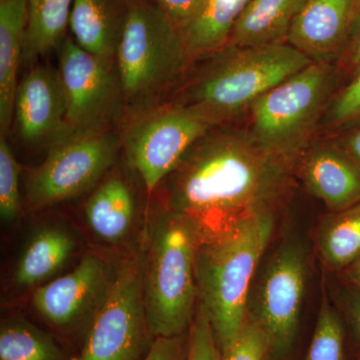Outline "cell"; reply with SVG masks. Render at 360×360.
<instances>
[{
	"mask_svg": "<svg viewBox=\"0 0 360 360\" xmlns=\"http://www.w3.org/2000/svg\"><path fill=\"white\" fill-rule=\"evenodd\" d=\"M0 360H68L49 333L23 319L2 322Z\"/></svg>",
	"mask_w": 360,
	"mask_h": 360,
	"instance_id": "cell-24",
	"label": "cell"
},
{
	"mask_svg": "<svg viewBox=\"0 0 360 360\" xmlns=\"http://www.w3.org/2000/svg\"><path fill=\"white\" fill-rule=\"evenodd\" d=\"M319 248L326 264L340 269L360 255V203L333 212L319 234Z\"/></svg>",
	"mask_w": 360,
	"mask_h": 360,
	"instance_id": "cell-23",
	"label": "cell"
},
{
	"mask_svg": "<svg viewBox=\"0 0 360 360\" xmlns=\"http://www.w3.org/2000/svg\"><path fill=\"white\" fill-rule=\"evenodd\" d=\"M58 72L68 130L113 129L115 123L124 117L115 58L96 56L66 37L59 47Z\"/></svg>",
	"mask_w": 360,
	"mask_h": 360,
	"instance_id": "cell-10",
	"label": "cell"
},
{
	"mask_svg": "<svg viewBox=\"0 0 360 360\" xmlns=\"http://www.w3.org/2000/svg\"><path fill=\"white\" fill-rule=\"evenodd\" d=\"M345 307L355 335L360 340V290L359 288L349 291L345 295Z\"/></svg>",
	"mask_w": 360,
	"mask_h": 360,
	"instance_id": "cell-33",
	"label": "cell"
},
{
	"mask_svg": "<svg viewBox=\"0 0 360 360\" xmlns=\"http://www.w3.org/2000/svg\"><path fill=\"white\" fill-rule=\"evenodd\" d=\"M84 213L97 238L111 245L122 243L135 217L134 198L127 182L117 175L104 180L87 200Z\"/></svg>",
	"mask_w": 360,
	"mask_h": 360,
	"instance_id": "cell-18",
	"label": "cell"
},
{
	"mask_svg": "<svg viewBox=\"0 0 360 360\" xmlns=\"http://www.w3.org/2000/svg\"><path fill=\"white\" fill-rule=\"evenodd\" d=\"M134 0H75L70 28L85 51L115 58Z\"/></svg>",
	"mask_w": 360,
	"mask_h": 360,
	"instance_id": "cell-16",
	"label": "cell"
},
{
	"mask_svg": "<svg viewBox=\"0 0 360 360\" xmlns=\"http://www.w3.org/2000/svg\"><path fill=\"white\" fill-rule=\"evenodd\" d=\"M356 6H360V0H356Z\"/></svg>",
	"mask_w": 360,
	"mask_h": 360,
	"instance_id": "cell-36",
	"label": "cell"
},
{
	"mask_svg": "<svg viewBox=\"0 0 360 360\" xmlns=\"http://www.w3.org/2000/svg\"><path fill=\"white\" fill-rule=\"evenodd\" d=\"M115 63L129 120L165 103L191 65L179 30L148 0L132 1Z\"/></svg>",
	"mask_w": 360,
	"mask_h": 360,
	"instance_id": "cell-4",
	"label": "cell"
},
{
	"mask_svg": "<svg viewBox=\"0 0 360 360\" xmlns=\"http://www.w3.org/2000/svg\"><path fill=\"white\" fill-rule=\"evenodd\" d=\"M304 0H250L236 21L229 44L236 46L286 42Z\"/></svg>",
	"mask_w": 360,
	"mask_h": 360,
	"instance_id": "cell-19",
	"label": "cell"
},
{
	"mask_svg": "<svg viewBox=\"0 0 360 360\" xmlns=\"http://www.w3.org/2000/svg\"><path fill=\"white\" fill-rule=\"evenodd\" d=\"M295 169L307 191L331 212L360 203V167L335 136L315 137L296 158Z\"/></svg>",
	"mask_w": 360,
	"mask_h": 360,
	"instance_id": "cell-13",
	"label": "cell"
},
{
	"mask_svg": "<svg viewBox=\"0 0 360 360\" xmlns=\"http://www.w3.org/2000/svg\"><path fill=\"white\" fill-rule=\"evenodd\" d=\"M75 241L63 227L49 225L33 234L16 265L15 283L32 288L51 278L73 255Z\"/></svg>",
	"mask_w": 360,
	"mask_h": 360,
	"instance_id": "cell-20",
	"label": "cell"
},
{
	"mask_svg": "<svg viewBox=\"0 0 360 360\" xmlns=\"http://www.w3.org/2000/svg\"><path fill=\"white\" fill-rule=\"evenodd\" d=\"M200 241L181 215L165 208L149 234L143 298L153 338L181 335L193 321Z\"/></svg>",
	"mask_w": 360,
	"mask_h": 360,
	"instance_id": "cell-5",
	"label": "cell"
},
{
	"mask_svg": "<svg viewBox=\"0 0 360 360\" xmlns=\"http://www.w3.org/2000/svg\"><path fill=\"white\" fill-rule=\"evenodd\" d=\"M146 250L139 248L115 265L112 281L89 322L77 360H143L155 338L144 307Z\"/></svg>",
	"mask_w": 360,
	"mask_h": 360,
	"instance_id": "cell-7",
	"label": "cell"
},
{
	"mask_svg": "<svg viewBox=\"0 0 360 360\" xmlns=\"http://www.w3.org/2000/svg\"><path fill=\"white\" fill-rule=\"evenodd\" d=\"M250 0H203L200 11L184 32L182 39L191 63L229 44L236 21Z\"/></svg>",
	"mask_w": 360,
	"mask_h": 360,
	"instance_id": "cell-21",
	"label": "cell"
},
{
	"mask_svg": "<svg viewBox=\"0 0 360 360\" xmlns=\"http://www.w3.org/2000/svg\"><path fill=\"white\" fill-rule=\"evenodd\" d=\"M75 0H27V20L23 39L22 63L59 49L66 37Z\"/></svg>",
	"mask_w": 360,
	"mask_h": 360,
	"instance_id": "cell-22",
	"label": "cell"
},
{
	"mask_svg": "<svg viewBox=\"0 0 360 360\" xmlns=\"http://www.w3.org/2000/svg\"><path fill=\"white\" fill-rule=\"evenodd\" d=\"M181 335L156 338L143 360H184Z\"/></svg>",
	"mask_w": 360,
	"mask_h": 360,
	"instance_id": "cell-32",
	"label": "cell"
},
{
	"mask_svg": "<svg viewBox=\"0 0 360 360\" xmlns=\"http://www.w3.org/2000/svg\"><path fill=\"white\" fill-rule=\"evenodd\" d=\"M184 360H222L212 323L200 303L189 326V338Z\"/></svg>",
	"mask_w": 360,
	"mask_h": 360,
	"instance_id": "cell-29",
	"label": "cell"
},
{
	"mask_svg": "<svg viewBox=\"0 0 360 360\" xmlns=\"http://www.w3.org/2000/svg\"><path fill=\"white\" fill-rule=\"evenodd\" d=\"M350 278L354 281L356 288L360 290V255L355 259L354 262L350 264Z\"/></svg>",
	"mask_w": 360,
	"mask_h": 360,
	"instance_id": "cell-35",
	"label": "cell"
},
{
	"mask_svg": "<svg viewBox=\"0 0 360 360\" xmlns=\"http://www.w3.org/2000/svg\"><path fill=\"white\" fill-rule=\"evenodd\" d=\"M27 0H0V129L6 135L14 117L18 68L22 63Z\"/></svg>",
	"mask_w": 360,
	"mask_h": 360,
	"instance_id": "cell-17",
	"label": "cell"
},
{
	"mask_svg": "<svg viewBox=\"0 0 360 360\" xmlns=\"http://www.w3.org/2000/svg\"><path fill=\"white\" fill-rule=\"evenodd\" d=\"M20 167L6 135L0 137V215L4 221H14L21 210Z\"/></svg>",
	"mask_w": 360,
	"mask_h": 360,
	"instance_id": "cell-26",
	"label": "cell"
},
{
	"mask_svg": "<svg viewBox=\"0 0 360 360\" xmlns=\"http://www.w3.org/2000/svg\"><path fill=\"white\" fill-rule=\"evenodd\" d=\"M16 129L27 143L53 141L66 127V106L58 70L34 66L21 78L14 101Z\"/></svg>",
	"mask_w": 360,
	"mask_h": 360,
	"instance_id": "cell-15",
	"label": "cell"
},
{
	"mask_svg": "<svg viewBox=\"0 0 360 360\" xmlns=\"http://www.w3.org/2000/svg\"><path fill=\"white\" fill-rule=\"evenodd\" d=\"M115 265L89 252L71 271L34 290L32 305L47 323L65 331L91 321L110 290Z\"/></svg>",
	"mask_w": 360,
	"mask_h": 360,
	"instance_id": "cell-12",
	"label": "cell"
},
{
	"mask_svg": "<svg viewBox=\"0 0 360 360\" xmlns=\"http://www.w3.org/2000/svg\"><path fill=\"white\" fill-rule=\"evenodd\" d=\"M360 127V70L329 103L321 125L322 134L335 136Z\"/></svg>",
	"mask_w": 360,
	"mask_h": 360,
	"instance_id": "cell-25",
	"label": "cell"
},
{
	"mask_svg": "<svg viewBox=\"0 0 360 360\" xmlns=\"http://www.w3.org/2000/svg\"><path fill=\"white\" fill-rule=\"evenodd\" d=\"M198 61L200 68L174 101L188 106L214 127L231 125L248 115L258 99L312 63L288 42L225 45Z\"/></svg>",
	"mask_w": 360,
	"mask_h": 360,
	"instance_id": "cell-2",
	"label": "cell"
},
{
	"mask_svg": "<svg viewBox=\"0 0 360 360\" xmlns=\"http://www.w3.org/2000/svg\"><path fill=\"white\" fill-rule=\"evenodd\" d=\"M340 75L336 65L310 63L258 99L246 129L262 148L295 165L317 137Z\"/></svg>",
	"mask_w": 360,
	"mask_h": 360,
	"instance_id": "cell-6",
	"label": "cell"
},
{
	"mask_svg": "<svg viewBox=\"0 0 360 360\" xmlns=\"http://www.w3.org/2000/svg\"><path fill=\"white\" fill-rule=\"evenodd\" d=\"M122 136L113 129H66L51 142L44 162L26 181L28 208L41 210L82 195L115 165Z\"/></svg>",
	"mask_w": 360,
	"mask_h": 360,
	"instance_id": "cell-8",
	"label": "cell"
},
{
	"mask_svg": "<svg viewBox=\"0 0 360 360\" xmlns=\"http://www.w3.org/2000/svg\"><path fill=\"white\" fill-rule=\"evenodd\" d=\"M274 227V214L264 213L198 248V297L221 354L231 347L245 326L251 281Z\"/></svg>",
	"mask_w": 360,
	"mask_h": 360,
	"instance_id": "cell-3",
	"label": "cell"
},
{
	"mask_svg": "<svg viewBox=\"0 0 360 360\" xmlns=\"http://www.w3.org/2000/svg\"><path fill=\"white\" fill-rule=\"evenodd\" d=\"M293 169L248 129L225 125L198 139L160 186L165 208L186 219L202 245L272 212Z\"/></svg>",
	"mask_w": 360,
	"mask_h": 360,
	"instance_id": "cell-1",
	"label": "cell"
},
{
	"mask_svg": "<svg viewBox=\"0 0 360 360\" xmlns=\"http://www.w3.org/2000/svg\"><path fill=\"white\" fill-rule=\"evenodd\" d=\"M213 127L184 104H160L127 122L122 135L125 160L146 191L155 193L189 148Z\"/></svg>",
	"mask_w": 360,
	"mask_h": 360,
	"instance_id": "cell-9",
	"label": "cell"
},
{
	"mask_svg": "<svg viewBox=\"0 0 360 360\" xmlns=\"http://www.w3.org/2000/svg\"><path fill=\"white\" fill-rule=\"evenodd\" d=\"M269 350V336L259 322L248 315L238 338L222 352V360H264Z\"/></svg>",
	"mask_w": 360,
	"mask_h": 360,
	"instance_id": "cell-28",
	"label": "cell"
},
{
	"mask_svg": "<svg viewBox=\"0 0 360 360\" xmlns=\"http://www.w3.org/2000/svg\"><path fill=\"white\" fill-rule=\"evenodd\" d=\"M336 66L340 73L347 72L352 77L360 70V6H355L347 45Z\"/></svg>",
	"mask_w": 360,
	"mask_h": 360,
	"instance_id": "cell-31",
	"label": "cell"
},
{
	"mask_svg": "<svg viewBox=\"0 0 360 360\" xmlns=\"http://www.w3.org/2000/svg\"><path fill=\"white\" fill-rule=\"evenodd\" d=\"M307 257L297 241H286L272 255L265 269L257 312L252 316L269 338L270 349L285 354L292 347L302 312Z\"/></svg>",
	"mask_w": 360,
	"mask_h": 360,
	"instance_id": "cell-11",
	"label": "cell"
},
{
	"mask_svg": "<svg viewBox=\"0 0 360 360\" xmlns=\"http://www.w3.org/2000/svg\"><path fill=\"white\" fill-rule=\"evenodd\" d=\"M156 4L165 11L181 34L198 15L203 0H156Z\"/></svg>",
	"mask_w": 360,
	"mask_h": 360,
	"instance_id": "cell-30",
	"label": "cell"
},
{
	"mask_svg": "<svg viewBox=\"0 0 360 360\" xmlns=\"http://www.w3.org/2000/svg\"><path fill=\"white\" fill-rule=\"evenodd\" d=\"M343 330L340 317L323 303L305 360H342Z\"/></svg>",
	"mask_w": 360,
	"mask_h": 360,
	"instance_id": "cell-27",
	"label": "cell"
},
{
	"mask_svg": "<svg viewBox=\"0 0 360 360\" xmlns=\"http://www.w3.org/2000/svg\"><path fill=\"white\" fill-rule=\"evenodd\" d=\"M335 137L360 167V127L335 135Z\"/></svg>",
	"mask_w": 360,
	"mask_h": 360,
	"instance_id": "cell-34",
	"label": "cell"
},
{
	"mask_svg": "<svg viewBox=\"0 0 360 360\" xmlns=\"http://www.w3.org/2000/svg\"><path fill=\"white\" fill-rule=\"evenodd\" d=\"M356 0H304L286 42L312 63L336 65L347 45Z\"/></svg>",
	"mask_w": 360,
	"mask_h": 360,
	"instance_id": "cell-14",
	"label": "cell"
}]
</instances>
